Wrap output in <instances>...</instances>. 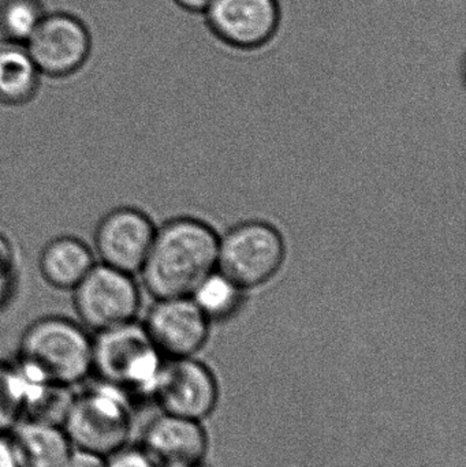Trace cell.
Returning a JSON list of instances; mask_svg holds the SVG:
<instances>
[{"label": "cell", "instance_id": "8", "mask_svg": "<svg viewBox=\"0 0 466 467\" xmlns=\"http://www.w3.org/2000/svg\"><path fill=\"white\" fill-rule=\"evenodd\" d=\"M142 326L161 357L191 358L207 340L210 318L193 298L178 296L156 299Z\"/></svg>", "mask_w": 466, "mask_h": 467}, {"label": "cell", "instance_id": "9", "mask_svg": "<svg viewBox=\"0 0 466 467\" xmlns=\"http://www.w3.org/2000/svg\"><path fill=\"white\" fill-rule=\"evenodd\" d=\"M163 413L182 419H202L216 402V384L207 368L191 358L161 362L152 394Z\"/></svg>", "mask_w": 466, "mask_h": 467}, {"label": "cell", "instance_id": "1", "mask_svg": "<svg viewBox=\"0 0 466 467\" xmlns=\"http://www.w3.org/2000/svg\"><path fill=\"white\" fill-rule=\"evenodd\" d=\"M219 238L208 224L192 218L156 229L140 275L155 299L192 296L218 268Z\"/></svg>", "mask_w": 466, "mask_h": 467}, {"label": "cell", "instance_id": "17", "mask_svg": "<svg viewBox=\"0 0 466 467\" xmlns=\"http://www.w3.org/2000/svg\"><path fill=\"white\" fill-rule=\"evenodd\" d=\"M46 16L38 0H0V38L26 44Z\"/></svg>", "mask_w": 466, "mask_h": 467}, {"label": "cell", "instance_id": "13", "mask_svg": "<svg viewBox=\"0 0 466 467\" xmlns=\"http://www.w3.org/2000/svg\"><path fill=\"white\" fill-rule=\"evenodd\" d=\"M96 264L92 247L74 235H59L47 242L38 257V269L47 285L73 291Z\"/></svg>", "mask_w": 466, "mask_h": 467}, {"label": "cell", "instance_id": "22", "mask_svg": "<svg viewBox=\"0 0 466 467\" xmlns=\"http://www.w3.org/2000/svg\"><path fill=\"white\" fill-rule=\"evenodd\" d=\"M0 467H21L10 433L0 435Z\"/></svg>", "mask_w": 466, "mask_h": 467}, {"label": "cell", "instance_id": "23", "mask_svg": "<svg viewBox=\"0 0 466 467\" xmlns=\"http://www.w3.org/2000/svg\"><path fill=\"white\" fill-rule=\"evenodd\" d=\"M175 5L181 10L191 11V13H202L207 11L213 0H172Z\"/></svg>", "mask_w": 466, "mask_h": 467}, {"label": "cell", "instance_id": "14", "mask_svg": "<svg viewBox=\"0 0 466 467\" xmlns=\"http://www.w3.org/2000/svg\"><path fill=\"white\" fill-rule=\"evenodd\" d=\"M21 467H65L73 451L62 427L24 420L10 432Z\"/></svg>", "mask_w": 466, "mask_h": 467}, {"label": "cell", "instance_id": "19", "mask_svg": "<svg viewBox=\"0 0 466 467\" xmlns=\"http://www.w3.org/2000/svg\"><path fill=\"white\" fill-rule=\"evenodd\" d=\"M19 282V254L14 242L0 233V312L13 301Z\"/></svg>", "mask_w": 466, "mask_h": 467}, {"label": "cell", "instance_id": "7", "mask_svg": "<svg viewBox=\"0 0 466 467\" xmlns=\"http://www.w3.org/2000/svg\"><path fill=\"white\" fill-rule=\"evenodd\" d=\"M155 234L152 219L139 208H114L96 226L93 252L106 265L126 274H140Z\"/></svg>", "mask_w": 466, "mask_h": 467}, {"label": "cell", "instance_id": "5", "mask_svg": "<svg viewBox=\"0 0 466 467\" xmlns=\"http://www.w3.org/2000/svg\"><path fill=\"white\" fill-rule=\"evenodd\" d=\"M73 304L79 323L96 334L136 321L141 293L134 275L96 263L74 288Z\"/></svg>", "mask_w": 466, "mask_h": 467}, {"label": "cell", "instance_id": "20", "mask_svg": "<svg viewBox=\"0 0 466 467\" xmlns=\"http://www.w3.org/2000/svg\"><path fill=\"white\" fill-rule=\"evenodd\" d=\"M104 467H156L141 449L123 447L106 458Z\"/></svg>", "mask_w": 466, "mask_h": 467}, {"label": "cell", "instance_id": "6", "mask_svg": "<svg viewBox=\"0 0 466 467\" xmlns=\"http://www.w3.org/2000/svg\"><path fill=\"white\" fill-rule=\"evenodd\" d=\"M284 260V238L275 227L263 222L240 224L219 239V274L240 290L273 279Z\"/></svg>", "mask_w": 466, "mask_h": 467}, {"label": "cell", "instance_id": "12", "mask_svg": "<svg viewBox=\"0 0 466 467\" xmlns=\"http://www.w3.org/2000/svg\"><path fill=\"white\" fill-rule=\"evenodd\" d=\"M140 449L156 467H197L205 452V436L193 420L156 417L142 433Z\"/></svg>", "mask_w": 466, "mask_h": 467}, {"label": "cell", "instance_id": "3", "mask_svg": "<svg viewBox=\"0 0 466 467\" xmlns=\"http://www.w3.org/2000/svg\"><path fill=\"white\" fill-rule=\"evenodd\" d=\"M161 362V353L137 320L93 335L92 375L130 400L150 397Z\"/></svg>", "mask_w": 466, "mask_h": 467}, {"label": "cell", "instance_id": "21", "mask_svg": "<svg viewBox=\"0 0 466 467\" xmlns=\"http://www.w3.org/2000/svg\"><path fill=\"white\" fill-rule=\"evenodd\" d=\"M106 458L95 452L85 451V450L74 449L68 457L65 467H104Z\"/></svg>", "mask_w": 466, "mask_h": 467}, {"label": "cell", "instance_id": "16", "mask_svg": "<svg viewBox=\"0 0 466 467\" xmlns=\"http://www.w3.org/2000/svg\"><path fill=\"white\" fill-rule=\"evenodd\" d=\"M43 379L16 362L0 361V435H8L24 420L33 387Z\"/></svg>", "mask_w": 466, "mask_h": 467}, {"label": "cell", "instance_id": "18", "mask_svg": "<svg viewBox=\"0 0 466 467\" xmlns=\"http://www.w3.org/2000/svg\"><path fill=\"white\" fill-rule=\"evenodd\" d=\"M241 290L222 276L212 274L193 294L196 304L208 318L229 317L240 304Z\"/></svg>", "mask_w": 466, "mask_h": 467}, {"label": "cell", "instance_id": "2", "mask_svg": "<svg viewBox=\"0 0 466 467\" xmlns=\"http://www.w3.org/2000/svg\"><path fill=\"white\" fill-rule=\"evenodd\" d=\"M92 335L65 316H46L29 324L16 356L19 364L47 383L68 389L92 375Z\"/></svg>", "mask_w": 466, "mask_h": 467}, {"label": "cell", "instance_id": "11", "mask_svg": "<svg viewBox=\"0 0 466 467\" xmlns=\"http://www.w3.org/2000/svg\"><path fill=\"white\" fill-rule=\"evenodd\" d=\"M205 13L213 33L241 49L264 46L275 35L281 19L276 0H213Z\"/></svg>", "mask_w": 466, "mask_h": 467}, {"label": "cell", "instance_id": "15", "mask_svg": "<svg viewBox=\"0 0 466 467\" xmlns=\"http://www.w3.org/2000/svg\"><path fill=\"white\" fill-rule=\"evenodd\" d=\"M40 82V70L26 44L0 40V106H27L37 98Z\"/></svg>", "mask_w": 466, "mask_h": 467}, {"label": "cell", "instance_id": "4", "mask_svg": "<svg viewBox=\"0 0 466 467\" xmlns=\"http://www.w3.org/2000/svg\"><path fill=\"white\" fill-rule=\"evenodd\" d=\"M62 428L74 449L107 458L128 446L133 428L131 400L98 381L74 394Z\"/></svg>", "mask_w": 466, "mask_h": 467}, {"label": "cell", "instance_id": "10", "mask_svg": "<svg viewBox=\"0 0 466 467\" xmlns=\"http://www.w3.org/2000/svg\"><path fill=\"white\" fill-rule=\"evenodd\" d=\"M26 47L43 76L65 77L74 73L87 59L89 36L74 16L47 14L26 41Z\"/></svg>", "mask_w": 466, "mask_h": 467}]
</instances>
